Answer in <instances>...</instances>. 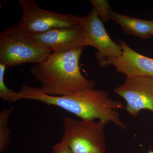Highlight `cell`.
Masks as SVG:
<instances>
[{
    "mask_svg": "<svg viewBox=\"0 0 153 153\" xmlns=\"http://www.w3.org/2000/svg\"><path fill=\"white\" fill-rule=\"evenodd\" d=\"M79 24L89 46L95 47L97 50L96 58L100 67H104L107 59L118 57L121 55V46L115 43L110 37L95 9L93 8L86 16L80 17Z\"/></svg>",
    "mask_w": 153,
    "mask_h": 153,
    "instance_id": "6",
    "label": "cell"
},
{
    "mask_svg": "<svg viewBox=\"0 0 153 153\" xmlns=\"http://www.w3.org/2000/svg\"><path fill=\"white\" fill-rule=\"evenodd\" d=\"M102 120L63 118V132L61 141L73 153H106L105 127Z\"/></svg>",
    "mask_w": 153,
    "mask_h": 153,
    "instance_id": "4",
    "label": "cell"
},
{
    "mask_svg": "<svg viewBox=\"0 0 153 153\" xmlns=\"http://www.w3.org/2000/svg\"><path fill=\"white\" fill-rule=\"evenodd\" d=\"M114 91L126 100L125 109L132 116H137L143 109L153 112V77H126Z\"/></svg>",
    "mask_w": 153,
    "mask_h": 153,
    "instance_id": "7",
    "label": "cell"
},
{
    "mask_svg": "<svg viewBox=\"0 0 153 153\" xmlns=\"http://www.w3.org/2000/svg\"><path fill=\"white\" fill-rule=\"evenodd\" d=\"M83 49L52 53L44 62L33 65L30 72L41 83L38 90L48 95L60 96L94 88L95 82L88 79L80 71L79 60Z\"/></svg>",
    "mask_w": 153,
    "mask_h": 153,
    "instance_id": "2",
    "label": "cell"
},
{
    "mask_svg": "<svg viewBox=\"0 0 153 153\" xmlns=\"http://www.w3.org/2000/svg\"><path fill=\"white\" fill-rule=\"evenodd\" d=\"M16 100H21L41 102L73 114L81 120L111 122L125 129L126 126L121 119L118 111L124 108L120 100H114L105 91L90 89L68 95L54 96L41 93L38 87L23 84L15 95Z\"/></svg>",
    "mask_w": 153,
    "mask_h": 153,
    "instance_id": "1",
    "label": "cell"
},
{
    "mask_svg": "<svg viewBox=\"0 0 153 153\" xmlns=\"http://www.w3.org/2000/svg\"><path fill=\"white\" fill-rule=\"evenodd\" d=\"M148 153H153V150L152 151L151 150H150L149 151V152Z\"/></svg>",
    "mask_w": 153,
    "mask_h": 153,
    "instance_id": "16",
    "label": "cell"
},
{
    "mask_svg": "<svg viewBox=\"0 0 153 153\" xmlns=\"http://www.w3.org/2000/svg\"><path fill=\"white\" fill-rule=\"evenodd\" d=\"M19 4L23 15L19 24L30 34L42 33L55 28L80 26V17L46 10L39 7L34 0H19Z\"/></svg>",
    "mask_w": 153,
    "mask_h": 153,
    "instance_id": "5",
    "label": "cell"
},
{
    "mask_svg": "<svg viewBox=\"0 0 153 153\" xmlns=\"http://www.w3.org/2000/svg\"><path fill=\"white\" fill-rule=\"evenodd\" d=\"M15 108H4L0 112V153H4L10 143L11 131L8 127L9 118Z\"/></svg>",
    "mask_w": 153,
    "mask_h": 153,
    "instance_id": "11",
    "label": "cell"
},
{
    "mask_svg": "<svg viewBox=\"0 0 153 153\" xmlns=\"http://www.w3.org/2000/svg\"><path fill=\"white\" fill-rule=\"evenodd\" d=\"M7 68L4 64L0 63V97L4 101L12 102L16 91L10 89L5 83L4 76Z\"/></svg>",
    "mask_w": 153,
    "mask_h": 153,
    "instance_id": "12",
    "label": "cell"
},
{
    "mask_svg": "<svg viewBox=\"0 0 153 153\" xmlns=\"http://www.w3.org/2000/svg\"><path fill=\"white\" fill-rule=\"evenodd\" d=\"M109 18L117 23L128 35L131 34L143 39H147L152 36V21L127 16L112 10L109 12Z\"/></svg>",
    "mask_w": 153,
    "mask_h": 153,
    "instance_id": "10",
    "label": "cell"
},
{
    "mask_svg": "<svg viewBox=\"0 0 153 153\" xmlns=\"http://www.w3.org/2000/svg\"><path fill=\"white\" fill-rule=\"evenodd\" d=\"M52 54L35 42L19 24L0 34V63L7 68L26 63H40Z\"/></svg>",
    "mask_w": 153,
    "mask_h": 153,
    "instance_id": "3",
    "label": "cell"
},
{
    "mask_svg": "<svg viewBox=\"0 0 153 153\" xmlns=\"http://www.w3.org/2000/svg\"><path fill=\"white\" fill-rule=\"evenodd\" d=\"M30 35L33 41L52 53H61L89 46L80 25L73 27L55 28Z\"/></svg>",
    "mask_w": 153,
    "mask_h": 153,
    "instance_id": "8",
    "label": "cell"
},
{
    "mask_svg": "<svg viewBox=\"0 0 153 153\" xmlns=\"http://www.w3.org/2000/svg\"><path fill=\"white\" fill-rule=\"evenodd\" d=\"M52 153H73L68 146L61 141L52 146Z\"/></svg>",
    "mask_w": 153,
    "mask_h": 153,
    "instance_id": "14",
    "label": "cell"
},
{
    "mask_svg": "<svg viewBox=\"0 0 153 153\" xmlns=\"http://www.w3.org/2000/svg\"><path fill=\"white\" fill-rule=\"evenodd\" d=\"M153 22V26H152V36H153V21H152Z\"/></svg>",
    "mask_w": 153,
    "mask_h": 153,
    "instance_id": "15",
    "label": "cell"
},
{
    "mask_svg": "<svg viewBox=\"0 0 153 153\" xmlns=\"http://www.w3.org/2000/svg\"><path fill=\"white\" fill-rule=\"evenodd\" d=\"M122 48L119 57L107 59L104 67L112 65L119 73L126 77L143 76L153 77V59L139 54L126 42L120 41Z\"/></svg>",
    "mask_w": 153,
    "mask_h": 153,
    "instance_id": "9",
    "label": "cell"
},
{
    "mask_svg": "<svg viewBox=\"0 0 153 153\" xmlns=\"http://www.w3.org/2000/svg\"><path fill=\"white\" fill-rule=\"evenodd\" d=\"M91 4L93 6L100 17L102 21L105 22H108L110 20L109 12L111 10L108 1L100 0H91Z\"/></svg>",
    "mask_w": 153,
    "mask_h": 153,
    "instance_id": "13",
    "label": "cell"
}]
</instances>
